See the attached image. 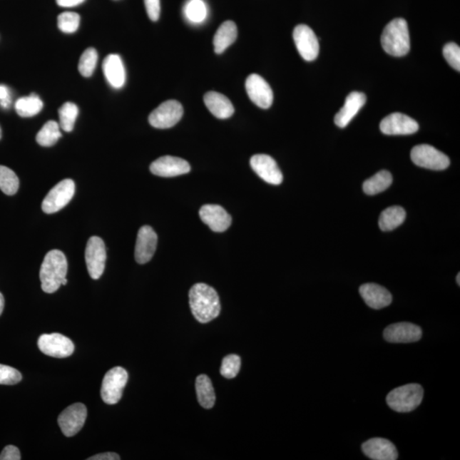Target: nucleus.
<instances>
[{
	"instance_id": "obj_20",
	"label": "nucleus",
	"mask_w": 460,
	"mask_h": 460,
	"mask_svg": "<svg viewBox=\"0 0 460 460\" xmlns=\"http://www.w3.org/2000/svg\"><path fill=\"white\" fill-rule=\"evenodd\" d=\"M362 449L366 456L371 459L396 460L398 458L395 445L384 438H372L362 444Z\"/></svg>"
},
{
	"instance_id": "obj_45",
	"label": "nucleus",
	"mask_w": 460,
	"mask_h": 460,
	"mask_svg": "<svg viewBox=\"0 0 460 460\" xmlns=\"http://www.w3.org/2000/svg\"><path fill=\"white\" fill-rule=\"evenodd\" d=\"M67 283H68V280L65 278L63 280V282H61V285H63V286H65V285H67Z\"/></svg>"
},
{
	"instance_id": "obj_12",
	"label": "nucleus",
	"mask_w": 460,
	"mask_h": 460,
	"mask_svg": "<svg viewBox=\"0 0 460 460\" xmlns=\"http://www.w3.org/2000/svg\"><path fill=\"white\" fill-rule=\"evenodd\" d=\"M293 39L299 53L305 61L317 59L320 46L314 31L305 24L297 25L293 31Z\"/></svg>"
},
{
	"instance_id": "obj_26",
	"label": "nucleus",
	"mask_w": 460,
	"mask_h": 460,
	"mask_svg": "<svg viewBox=\"0 0 460 460\" xmlns=\"http://www.w3.org/2000/svg\"><path fill=\"white\" fill-rule=\"evenodd\" d=\"M195 389L200 406L205 409H211L216 402L211 379L205 374L197 377Z\"/></svg>"
},
{
	"instance_id": "obj_43",
	"label": "nucleus",
	"mask_w": 460,
	"mask_h": 460,
	"mask_svg": "<svg viewBox=\"0 0 460 460\" xmlns=\"http://www.w3.org/2000/svg\"><path fill=\"white\" fill-rule=\"evenodd\" d=\"M84 1L85 0H56L59 6L66 8L77 6Z\"/></svg>"
},
{
	"instance_id": "obj_37",
	"label": "nucleus",
	"mask_w": 460,
	"mask_h": 460,
	"mask_svg": "<svg viewBox=\"0 0 460 460\" xmlns=\"http://www.w3.org/2000/svg\"><path fill=\"white\" fill-rule=\"evenodd\" d=\"M23 379L21 372L16 368L0 364V384L13 385Z\"/></svg>"
},
{
	"instance_id": "obj_25",
	"label": "nucleus",
	"mask_w": 460,
	"mask_h": 460,
	"mask_svg": "<svg viewBox=\"0 0 460 460\" xmlns=\"http://www.w3.org/2000/svg\"><path fill=\"white\" fill-rule=\"evenodd\" d=\"M237 26L232 21L222 24L213 39L214 51L217 54H222L237 39Z\"/></svg>"
},
{
	"instance_id": "obj_23",
	"label": "nucleus",
	"mask_w": 460,
	"mask_h": 460,
	"mask_svg": "<svg viewBox=\"0 0 460 460\" xmlns=\"http://www.w3.org/2000/svg\"><path fill=\"white\" fill-rule=\"evenodd\" d=\"M103 71L108 84L113 88L121 89L126 83V69L119 55L111 54L103 63Z\"/></svg>"
},
{
	"instance_id": "obj_34",
	"label": "nucleus",
	"mask_w": 460,
	"mask_h": 460,
	"mask_svg": "<svg viewBox=\"0 0 460 460\" xmlns=\"http://www.w3.org/2000/svg\"><path fill=\"white\" fill-rule=\"evenodd\" d=\"M185 15L187 19L194 24H200L207 19L208 9L203 0H190L186 4Z\"/></svg>"
},
{
	"instance_id": "obj_31",
	"label": "nucleus",
	"mask_w": 460,
	"mask_h": 460,
	"mask_svg": "<svg viewBox=\"0 0 460 460\" xmlns=\"http://www.w3.org/2000/svg\"><path fill=\"white\" fill-rule=\"evenodd\" d=\"M60 127L66 133L73 130L74 124L78 115V108L76 104L66 103L59 108Z\"/></svg>"
},
{
	"instance_id": "obj_27",
	"label": "nucleus",
	"mask_w": 460,
	"mask_h": 460,
	"mask_svg": "<svg viewBox=\"0 0 460 460\" xmlns=\"http://www.w3.org/2000/svg\"><path fill=\"white\" fill-rule=\"evenodd\" d=\"M393 178L388 170H380L363 183V190L368 195H378L392 185Z\"/></svg>"
},
{
	"instance_id": "obj_10",
	"label": "nucleus",
	"mask_w": 460,
	"mask_h": 460,
	"mask_svg": "<svg viewBox=\"0 0 460 460\" xmlns=\"http://www.w3.org/2000/svg\"><path fill=\"white\" fill-rule=\"evenodd\" d=\"M38 346L42 353L56 358L68 357L74 352L72 340L60 334L41 335L39 337Z\"/></svg>"
},
{
	"instance_id": "obj_22",
	"label": "nucleus",
	"mask_w": 460,
	"mask_h": 460,
	"mask_svg": "<svg viewBox=\"0 0 460 460\" xmlns=\"http://www.w3.org/2000/svg\"><path fill=\"white\" fill-rule=\"evenodd\" d=\"M360 295L372 309L380 310L392 304V296L387 288L378 284L367 283L360 287Z\"/></svg>"
},
{
	"instance_id": "obj_30",
	"label": "nucleus",
	"mask_w": 460,
	"mask_h": 460,
	"mask_svg": "<svg viewBox=\"0 0 460 460\" xmlns=\"http://www.w3.org/2000/svg\"><path fill=\"white\" fill-rule=\"evenodd\" d=\"M61 138L58 122L49 121L43 126L36 136V141L42 147H51Z\"/></svg>"
},
{
	"instance_id": "obj_41",
	"label": "nucleus",
	"mask_w": 460,
	"mask_h": 460,
	"mask_svg": "<svg viewBox=\"0 0 460 460\" xmlns=\"http://www.w3.org/2000/svg\"><path fill=\"white\" fill-rule=\"evenodd\" d=\"M11 95L10 89L6 86L0 85V106L4 109L11 107Z\"/></svg>"
},
{
	"instance_id": "obj_18",
	"label": "nucleus",
	"mask_w": 460,
	"mask_h": 460,
	"mask_svg": "<svg viewBox=\"0 0 460 460\" xmlns=\"http://www.w3.org/2000/svg\"><path fill=\"white\" fill-rule=\"evenodd\" d=\"M422 330L419 326L409 322L392 324L384 331V339L389 343H414L422 337Z\"/></svg>"
},
{
	"instance_id": "obj_9",
	"label": "nucleus",
	"mask_w": 460,
	"mask_h": 460,
	"mask_svg": "<svg viewBox=\"0 0 460 460\" xmlns=\"http://www.w3.org/2000/svg\"><path fill=\"white\" fill-rule=\"evenodd\" d=\"M86 262L91 277L98 280L104 272L107 253L103 240L98 236H92L86 248Z\"/></svg>"
},
{
	"instance_id": "obj_17",
	"label": "nucleus",
	"mask_w": 460,
	"mask_h": 460,
	"mask_svg": "<svg viewBox=\"0 0 460 460\" xmlns=\"http://www.w3.org/2000/svg\"><path fill=\"white\" fill-rule=\"evenodd\" d=\"M158 236L150 226H143L139 230L135 247V260L140 265L146 264L155 255Z\"/></svg>"
},
{
	"instance_id": "obj_2",
	"label": "nucleus",
	"mask_w": 460,
	"mask_h": 460,
	"mask_svg": "<svg viewBox=\"0 0 460 460\" xmlns=\"http://www.w3.org/2000/svg\"><path fill=\"white\" fill-rule=\"evenodd\" d=\"M68 272V261L64 253L59 250H52L44 258L39 278L42 290L46 293H54L61 286Z\"/></svg>"
},
{
	"instance_id": "obj_1",
	"label": "nucleus",
	"mask_w": 460,
	"mask_h": 460,
	"mask_svg": "<svg viewBox=\"0 0 460 460\" xmlns=\"http://www.w3.org/2000/svg\"><path fill=\"white\" fill-rule=\"evenodd\" d=\"M188 297L192 313L199 322L208 323L220 314L221 305L218 293L208 285H194L188 293Z\"/></svg>"
},
{
	"instance_id": "obj_15",
	"label": "nucleus",
	"mask_w": 460,
	"mask_h": 460,
	"mask_svg": "<svg viewBox=\"0 0 460 460\" xmlns=\"http://www.w3.org/2000/svg\"><path fill=\"white\" fill-rule=\"evenodd\" d=\"M190 165L181 158L166 155L153 161L150 165V172L162 178H173L190 172Z\"/></svg>"
},
{
	"instance_id": "obj_46",
	"label": "nucleus",
	"mask_w": 460,
	"mask_h": 460,
	"mask_svg": "<svg viewBox=\"0 0 460 460\" xmlns=\"http://www.w3.org/2000/svg\"><path fill=\"white\" fill-rule=\"evenodd\" d=\"M456 280H457L458 285L459 286V285H460V274L459 273L457 275Z\"/></svg>"
},
{
	"instance_id": "obj_3",
	"label": "nucleus",
	"mask_w": 460,
	"mask_h": 460,
	"mask_svg": "<svg viewBox=\"0 0 460 460\" xmlns=\"http://www.w3.org/2000/svg\"><path fill=\"white\" fill-rule=\"evenodd\" d=\"M381 44L387 53L400 58L410 51L409 26L402 19H394L384 28Z\"/></svg>"
},
{
	"instance_id": "obj_11",
	"label": "nucleus",
	"mask_w": 460,
	"mask_h": 460,
	"mask_svg": "<svg viewBox=\"0 0 460 460\" xmlns=\"http://www.w3.org/2000/svg\"><path fill=\"white\" fill-rule=\"evenodd\" d=\"M87 417L86 407L82 403L69 406L59 415L58 424L66 436H76L84 426Z\"/></svg>"
},
{
	"instance_id": "obj_16",
	"label": "nucleus",
	"mask_w": 460,
	"mask_h": 460,
	"mask_svg": "<svg viewBox=\"0 0 460 460\" xmlns=\"http://www.w3.org/2000/svg\"><path fill=\"white\" fill-rule=\"evenodd\" d=\"M252 168L266 183L279 185L283 181V175L272 157L255 155L250 160Z\"/></svg>"
},
{
	"instance_id": "obj_47",
	"label": "nucleus",
	"mask_w": 460,
	"mask_h": 460,
	"mask_svg": "<svg viewBox=\"0 0 460 460\" xmlns=\"http://www.w3.org/2000/svg\"><path fill=\"white\" fill-rule=\"evenodd\" d=\"M1 138H2V130H1V127H0V139H1Z\"/></svg>"
},
{
	"instance_id": "obj_14",
	"label": "nucleus",
	"mask_w": 460,
	"mask_h": 460,
	"mask_svg": "<svg viewBox=\"0 0 460 460\" xmlns=\"http://www.w3.org/2000/svg\"><path fill=\"white\" fill-rule=\"evenodd\" d=\"M419 128L417 121L402 113H393L380 123V131L385 135H411Z\"/></svg>"
},
{
	"instance_id": "obj_35",
	"label": "nucleus",
	"mask_w": 460,
	"mask_h": 460,
	"mask_svg": "<svg viewBox=\"0 0 460 460\" xmlns=\"http://www.w3.org/2000/svg\"><path fill=\"white\" fill-rule=\"evenodd\" d=\"M80 23L81 16L76 12H63L58 17V29L65 34L76 33Z\"/></svg>"
},
{
	"instance_id": "obj_40",
	"label": "nucleus",
	"mask_w": 460,
	"mask_h": 460,
	"mask_svg": "<svg viewBox=\"0 0 460 460\" xmlns=\"http://www.w3.org/2000/svg\"><path fill=\"white\" fill-rule=\"evenodd\" d=\"M21 454L19 449L15 446L9 445L2 451L0 454V460H20Z\"/></svg>"
},
{
	"instance_id": "obj_28",
	"label": "nucleus",
	"mask_w": 460,
	"mask_h": 460,
	"mask_svg": "<svg viewBox=\"0 0 460 460\" xmlns=\"http://www.w3.org/2000/svg\"><path fill=\"white\" fill-rule=\"evenodd\" d=\"M406 219L405 210L401 207H392L381 213L379 225L381 230L392 231L402 225Z\"/></svg>"
},
{
	"instance_id": "obj_33",
	"label": "nucleus",
	"mask_w": 460,
	"mask_h": 460,
	"mask_svg": "<svg viewBox=\"0 0 460 460\" xmlns=\"http://www.w3.org/2000/svg\"><path fill=\"white\" fill-rule=\"evenodd\" d=\"M98 54L94 48H88L83 52L78 63V72L83 77L89 78L93 74L98 63Z\"/></svg>"
},
{
	"instance_id": "obj_19",
	"label": "nucleus",
	"mask_w": 460,
	"mask_h": 460,
	"mask_svg": "<svg viewBox=\"0 0 460 460\" xmlns=\"http://www.w3.org/2000/svg\"><path fill=\"white\" fill-rule=\"evenodd\" d=\"M201 220L214 232H225L231 225L232 218L225 209L218 205H205L200 210Z\"/></svg>"
},
{
	"instance_id": "obj_38",
	"label": "nucleus",
	"mask_w": 460,
	"mask_h": 460,
	"mask_svg": "<svg viewBox=\"0 0 460 460\" xmlns=\"http://www.w3.org/2000/svg\"><path fill=\"white\" fill-rule=\"evenodd\" d=\"M444 56L451 67L460 71V48L456 44H446L444 48Z\"/></svg>"
},
{
	"instance_id": "obj_36",
	"label": "nucleus",
	"mask_w": 460,
	"mask_h": 460,
	"mask_svg": "<svg viewBox=\"0 0 460 460\" xmlns=\"http://www.w3.org/2000/svg\"><path fill=\"white\" fill-rule=\"evenodd\" d=\"M240 365L242 361L237 354H229L222 362L221 374L226 379H234L239 374Z\"/></svg>"
},
{
	"instance_id": "obj_6",
	"label": "nucleus",
	"mask_w": 460,
	"mask_h": 460,
	"mask_svg": "<svg viewBox=\"0 0 460 460\" xmlns=\"http://www.w3.org/2000/svg\"><path fill=\"white\" fill-rule=\"evenodd\" d=\"M411 159L419 168L442 170L449 168L450 160L445 153L428 144L415 146L411 151Z\"/></svg>"
},
{
	"instance_id": "obj_32",
	"label": "nucleus",
	"mask_w": 460,
	"mask_h": 460,
	"mask_svg": "<svg viewBox=\"0 0 460 460\" xmlns=\"http://www.w3.org/2000/svg\"><path fill=\"white\" fill-rule=\"evenodd\" d=\"M19 188L16 174L6 166L0 165V190L7 195H14Z\"/></svg>"
},
{
	"instance_id": "obj_29",
	"label": "nucleus",
	"mask_w": 460,
	"mask_h": 460,
	"mask_svg": "<svg viewBox=\"0 0 460 460\" xmlns=\"http://www.w3.org/2000/svg\"><path fill=\"white\" fill-rule=\"evenodd\" d=\"M44 103L37 95L31 94L16 101L15 108L19 116L24 118L33 117L42 111Z\"/></svg>"
},
{
	"instance_id": "obj_8",
	"label": "nucleus",
	"mask_w": 460,
	"mask_h": 460,
	"mask_svg": "<svg viewBox=\"0 0 460 460\" xmlns=\"http://www.w3.org/2000/svg\"><path fill=\"white\" fill-rule=\"evenodd\" d=\"M183 116L182 104L176 100H168L150 113L148 121L155 128L168 129L178 124Z\"/></svg>"
},
{
	"instance_id": "obj_4",
	"label": "nucleus",
	"mask_w": 460,
	"mask_h": 460,
	"mask_svg": "<svg viewBox=\"0 0 460 460\" xmlns=\"http://www.w3.org/2000/svg\"><path fill=\"white\" fill-rule=\"evenodd\" d=\"M424 389L418 384H409L394 389L387 397V405L397 413H409L421 404Z\"/></svg>"
},
{
	"instance_id": "obj_7",
	"label": "nucleus",
	"mask_w": 460,
	"mask_h": 460,
	"mask_svg": "<svg viewBox=\"0 0 460 460\" xmlns=\"http://www.w3.org/2000/svg\"><path fill=\"white\" fill-rule=\"evenodd\" d=\"M76 192V184L71 179L61 181L48 193L42 203L43 212L47 214L58 213L69 203Z\"/></svg>"
},
{
	"instance_id": "obj_44",
	"label": "nucleus",
	"mask_w": 460,
	"mask_h": 460,
	"mask_svg": "<svg viewBox=\"0 0 460 460\" xmlns=\"http://www.w3.org/2000/svg\"><path fill=\"white\" fill-rule=\"evenodd\" d=\"M4 307V299L1 292H0V315H1Z\"/></svg>"
},
{
	"instance_id": "obj_13",
	"label": "nucleus",
	"mask_w": 460,
	"mask_h": 460,
	"mask_svg": "<svg viewBox=\"0 0 460 460\" xmlns=\"http://www.w3.org/2000/svg\"><path fill=\"white\" fill-rule=\"evenodd\" d=\"M245 89L252 102L261 108H269L273 103L274 94L264 78L253 73L245 81Z\"/></svg>"
},
{
	"instance_id": "obj_39",
	"label": "nucleus",
	"mask_w": 460,
	"mask_h": 460,
	"mask_svg": "<svg viewBox=\"0 0 460 460\" xmlns=\"http://www.w3.org/2000/svg\"><path fill=\"white\" fill-rule=\"evenodd\" d=\"M147 14L153 21L159 20L160 15V0H144Z\"/></svg>"
},
{
	"instance_id": "obj_24",
	"label": "nucleus",
	"mask_w": 460,
	"mask_h": 460,
	"mask_svg": "<svg viewBox=\"0 0 460 460\" xmlns=\"http://www.w3.org/2000/svg\"><path fill=\"white\" fill-rule=\"evenodd\" d=\"M204 102L209 111L218 119L225 120L234 115L233 104L227 96L219 92H208L204 96Z\"/></svg>"
},
{
	"instance_id": "obj_42",
	"label": "nucleus",
	"mask_w": 460,
	"mask_h": 460,
	"mask_svg": "<svg viewBox=\"0 0 460 460\" xmlns=\"http://www.w3.org/2000/svg\"><path fill=\"white\" fill-rule=\"evenodd\" d=\"M88 460H120V455H118L116 453H103L100 454L94 455L91 458L87 459Z\"/></svg>"
},
{
	"instance_id": "obj_21",
	"label": "nucleus",
	"mask_w": 460,
	"mask_h": 460,
	"mask_svg": "<svg viewBox=\"0 0 460 460\" xmlns=\"http://www.w3.org/2000/svg\"><path fill=\"white\" fill-rule=\"evenodd\" d=\"M367 96L362 92L353 91L345 99V103L334 118L335 124L344 128L366 103Z\"/></svg>"
},
{
	"instance_id": "obj_5",
	"label": "nucleus",
	"mask_w": 460,
	"mask_h": 460,
	"mask_svg": "<svg viewBox=\"0 0 460 460\" xmlns=\"http://www.w3.org/2000/svg\"><path fill=\"white\" fill-rule=\"evenodd\" d=\"M128 381V372L121 367H116L105 374L101 397L107 404L113 405L121 401L123 391Z\"/></svg>"
}]
</instances>
